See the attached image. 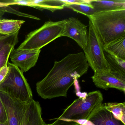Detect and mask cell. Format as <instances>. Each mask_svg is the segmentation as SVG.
Segmentation results:
<instances>
[{
	"label": "cell",
	"mask_w": 125,
	"mask_h": 125,
	"mask_svg": "<svg viewBox=\"0 0 125 125\" xmlns=\"http://www.w3.org/2000/svg\"><path fill=\"white\" fill-rule=\"evenodd\" d=\"M0 98L5 107L8 125H20L31 102H23L2 91Z\"/></svg>",
	"instance_id": "obj_7"
},
{
	"label": "cell",
	"mask_w": 125,
	"mask_h": 125,
	"mask_svg": "<svg viewBox=\"0 0 125 125\" xmlns=\"http://www.w3.org/2000/svg\"><path fill=\"white\" fill-rule=\"evenodd\" d=\"M5 13V12H4L3 11L0 10V19H1V17H2V16L4 15Z\"/></svg>",
	"instance_id": "obj_25"
},
{
	"label": "cell",
	"mask_w": 125,
	"mask_h": 125,
	"mask_svg": "<svg viewBox=\"0 0 125 125\" xmlns=\"http://www.w3.org/2000/svg\"><path fill=\"white\" fill-rule=\"evenodd\" d=\"M103 101L99 91L90 92L84 96L79 97L68 106L62 115L48 125H79L78 122L87 120L91 113Z\"/></svg>",
	"instance_id": "obj_3"
},
{
	"label": "cell",
	"mask_w": 125,
	"mask_h": 125,
	"mask_svg": "<svg viewBox=\"0 0 125 125\" xmlns=\"http://www.w3.org/2000/svg\"><path fill=\"white\" fill-rule=\"evenodd\" d=\"M95 13L125 9V0H90Z\"/></svg>",
	"instance_id": "obj_15"
},
{
	"label": "cell",
	"mask_w": 125,
	"mask_h": 125,
	"mask_svg": "<svg viewBox=\"0 0 125 125\" xmlns=\"http://www.w3.org/2000/svg\"><path fill=\"white\" fill-rule=\"evenodd\" d=\"M0 10L3 11L5 13L8 12V13H11L19 16L23 17L30 18V19H32L35 20H41L38 17H36L35 16L18 11L17 10L14 9L13 8H11L10 6H5V7L0 8Z\"/></svg>",
	"instance_id": "obj_21"
},
{
	"label": "cell",
	"mask_w": 125,
	"mask_h": 125,
	"mask_svg": "<svg viewBox=\"0 0 125 125\" xmlns=\"http://www.w3.org/2000/svg\"><path fill=\"white\" fill-rule=\"evenodd\" d=\"M66 20V22L61 37L66 36L72 39L84 50L87 43V26L74 17Z\"/></svg>",
	"instance_id": "obj_8"
},
{
	"label": "cell",
	"mask_w": 125,
	"mask_h": 125,
	"mask_svg": "<svg viewBox=\"0 0 125 125\" xmlns=\"http://www.w3.org/2000/svg\"><path fill=\"white\" fill-rule=\"evenodd\" d=\"M25 22L23 20L0 19V34L7 35L19 32Z\"/></svg>",
	"instance_id": "obj_18"
},
{
	"label": "cell",
	"mask_w": 125,
	"mask_h": 125,
	"mask_svg": "<svg viewBox=\"0 0 125 125\" xmlns=\"http://www.w3.org/2000/svg\"><path fill=\"white\" fill-rule=\"evenodd\" d=\"M103 104L104 108L112 113L115 118L125 124V102H108Z\"/></svg>",
	"instance_id": "obj_19"
},
{
	"label": "cell",
	"mask_w": 125,
	"mask_h": 125,
	"mask_svg": "<svg viewBox=\"0 0 125 125\" xmlns=\"http://www.w3.org/2000/svg\"><path fill=\"white\" fill-rule=\"evenodd\" d=\"M66 20L46 22L41 27L28 34L18 50H40L55 39L61 37Z\"/></svg>",
	"instance_id": "obj_4"
},
{
	"label": "cell",
	"mask_w": 125,
	"mask_h": 125,
	"mask_svg": "<svg viewBox=\"0 0 125 125\" xmlns=\"http://www.w3.org/2000/svg\"><path fill=\"white\" fill-rule=\"evenodd\" d=\"M104 52L125 61V35L103 46Z\"/></svg>",
	"instance_id": "obj_17"
},
{
	"label": "cell",
	"mask_w": 125,
	"mask_h": 125,
	"mask_svg": "<svg viewBox=\"0 0 125 125\" xmlns=\"http://www.w3.org/2000/svg\"><path fill=\"white\" fill-rule=\"evenodd\" d=\"M94 125H125L115 118L112 113L107 110L103 104L98 106L88 118Z\"/></svg>",
	"instance_id": "obj_11"
},
{
	"label": "cell",
	"mask_w": 125,
	"mask_h": 125,
	"mask_svg": "<svg viewBox=\"0 0 125 125\" xmlns=\"http://www.w3.org/2000/svg\"><path fill=\"white\" fill-rule=\"evenodd\" d=\"M2 35H1V34H0V36H1Z\"/></svg>",
	"instance_id": "obj_27"
},
{
	"label": "cell",
	"mask_w": 125,
	"mask_h": 125,
	"mask_svg": "<svg viewBox=\"0 0 125 125\" xmlns=\"http://www.w3.org/2000/svg\"></svg>",
	"instance_id": "obj_28"
},
{
	"label": "cell",
	"mask_w": 125,
	"mask_h": 125,
	"mask_svg": "<svg viewBox=\"0 0 125 125\" xmlns=\"http://www.w3.org/2000/svg\"><path fill=\"white\" fill-rule=\"evenodd\" d=\"M65 5V3L63 0H29V7H32L41 10L46 9L52 12L63 9Z\"/></svg>",
	"instance_id": "obj_16"
},
{
	"label": "cell",
	"mask_w": 125,
	"mask_h": 125,
	"mask_svg": "<svg viewBox=\"0 0 125 125\" xmlns=\"http://www.w3.org/2000/svg\"><path fill=\"white\" fill-rule=\"evenodd\" d=\"M42 115L40 104L33 99L29 104L20 125H48L44 121Z\"/></svg>",
	"instance_id": "obj_13"
},
{
	"label": "cell",
	"mask_w": 125,
	"mask_h": 125,
	"mask_svg": "<svg viewBox=\"0 0 125 125\" xmlns=\"http://www.w3.org/2000/svg\"><path fill=\"white\" fill-rule=\"evenodd\" d=\"M19 33L0 37V69L8 65L10 55L19 42Z\"/></svg>",
	"instance_id": "obj_12"
},
{
	"label": "cell",
	"mask_w": 125,
	"mask_h": 125,
	"mask_svg": "<svg viewBox=\"0 0 125 125\" xmlns=\"http://www.w3.org/2000/svg\"><path fill=\"white\" fill-rule=\"evenodd\" d=\"M104 56L109 68V72L113 75L125 82V61L104 52Z\"/></svg>",
	"instance_id": "obj_14"
},
{
	"label": "cell",
	"mask_w": 125,
	"mask_h": 125,
	"mask_svg": "<svg viewBox=\"0 0 125 125\" xmlns=\"http://www.w3.org/2000/svg\"><path fill=\"white\" fill-rule=\"evenodd\" d=\"M94 72L91 78L96 87L105 90L115 88L125 93V82L115 76L109 71H98Z\"/></svg>",
	"instance_id": "obj_10"
},
{
	"label": "cell",
	"mask_w": 125,
	"mask_h": 125,
	"mask_svg": "<svg viewBox=\"0 0 125 125\" xmlns=\"http://www.w3.org/2000/svg\"><path fill=\"white\" fill-rule=\"evenodd\" d=\"M65 8L70 9L75 12L80 13L87 17L92 16L95 13L93 8L91 4H66Z\"/></svg>",
	"instance_id": "obj_20"
},
{
	"label": "cell",
	"mask_w": 125,
	"mask_h": 125,
	"mask_svg": "<svg viewBox=\"0 0 125 125\" xmlns=\"http://www.w3.org/2000/svg\"><path fill=\"white\" fill-rule=\"evenodd\" d=\"M0 125H8V124L7 121L5 122V123H4L0 122Z\"/></svg>",
	"instance_id": "obj_26"
},
{
	"label": "cell",
	"mask_w": 125,
	"mask_h": 125,
	"mask_svg": "<svg viewBox=\"0 0 125 125\" xmlns=\"http://www.w3.org/2000/svg\"><path fill=\"white\" fill-rule=\"evenodd\" d=\"M12 5V4L9 0H1L0 1V8L5 6H10Z\"/></svg>",
	"instance_id": "obj_24"
},
{
	"label": "cell",
	"mask_w": 125,
	"mask_h": 125,
	"mask_svg": "<svg viewBox=\"0 0 125 125\" xmlns=\"http://www.w3.org/2000/svg\"><path fill=\"white\" fill-rule=\"evenodd\" d=\"M9 70L8 65L2 67L0 69V83L1 82L6 76Z\"/></svg>",
	"instance_id": "obj_23"
},
{
	"label": "cell",
	"mask_w": 125,
	"mask_h": 125,
	"mask_svg": "<svg viewBox=\"0 0 125 125\" xmlns=\"http://www.w3.org/2000/svg\"><path fill=\"white\" fill-rule=\"evenodd\" d=\"M41 52V49H14L10 55L11 61L22 72H27L35 65Z\"/></svg>",
	"instance_id": "obj_9"
},
{
	"label": "cell",
	"mask_w": 125,
	"mask_h": 125,
	"mask_svg": "<svg viewBox=\"0 0 125 125\" xmlns=\"http://www.w3.org/2000/svg\"><path fill=\"white\" fill-rule=\"evenodd\" d=\"M88 27L87 43L83 51L89 66L94 72L109 71V68L104 56V46L90 20Z\"/></svg>",
	"instance_id": "obj_6"
},
{
	"label": "cell",
	"mask_w": 125,
	"mask_h": 125,
	"mask_svg": "<svg viewBox=\"0 0 125 125\" xmlns=\"http://www.w3.org/2000/svg\"><path fill=\"white\" fill-rule=\"evenodd\" d=\"M88 17L103 46L125 35V9L98 12Z\"/></svg>",
	"instance_id": "obj_2"
},
{
	"label": "cell",
	"mask_w": 125,
	"mask_h": 125,
	"mask_svg": "<svg viewBox=\"0 0 125 125\" xmlns=\"http://www.w3.org/2000/svg\"><path fill=\"white\" fill-rule=\"evenodd\" d=\"M8 72L4 79L0 83V91L25 103H29L33 100L31 88L19 68L8 62Z\"/></svg>",
	"instance_id": "obj_5"
},
{
	"label": "cell",
	"mask_w": 125,
	"mask_h": 125,
	"mask_svg": "<svg viewBox=\"0 0 125 125\" xmlns=\"http://www.w3.org/2000/svg\"><path fill=\"white\" fill-rule=\"evenodd\" d=\"M89 65L84 52L68 54L54 66L43 79L36 84L39 96L44 99L63 96L75 81L87 73Z\"/></svg>",
	"instance_id": "obj_1"
},
{
	"label": "cell",
	"mask_w": 125,
	"mask_h": 125,
	"mask_svg": "<svg viewBox=\"0 0 125 125\" xmlns=\"http://www.w3.org/2000/svg\"><path fill=\"white\" fill-rule=\"evenodd\" d=\"M7 121V115L3 104L0 98V122L4 123Z\"/></svg>",
	"instance_id": "obj_22"
}]
</instances>
